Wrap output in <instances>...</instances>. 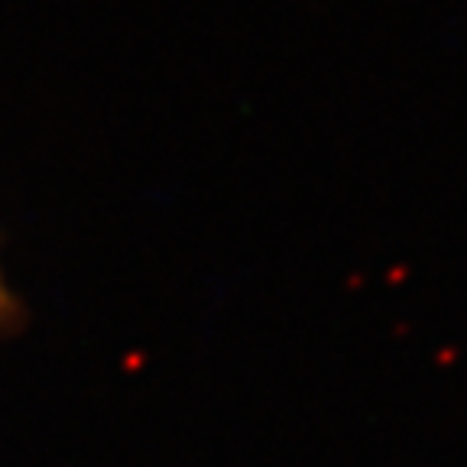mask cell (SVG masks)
Instances as JSON below:
<instances>
[{
    "label": "cell",
    "instance_id": "cell-1",
    "mask_svg": "<svg viewBox=\"0 0 467 467\" xmlns=\"http://www.w3.org/2000/svg\"><path fill=\"white\" fill-rule=\"evenodd\" d=\"M14 318H16V302H14V296H10L7 279H4V273H0V331L7 328Z\"/></svg>",
    "mask_w": 467,
    "mask_h": 467
}]
</instances>
